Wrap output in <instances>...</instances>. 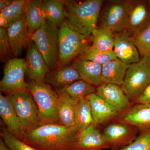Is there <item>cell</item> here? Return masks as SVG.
I'll use <instances>...</instances> for the list:
<instances>
[{
    "label": "cell",
    "instance_id": "cell-1",
    "mask_svg": "<svg viewBox=\"0 0 150 150\" xmlns=\"http://www.w3.org/2000/svg\"><path fill=\"white\" fill-rule=\"evenodd\" d=\"M80 132L76 126L46 124L25 132L22 142L38 150H76Z\"/></svg>",
    "mask_w": 150,
    "mask_h": 150
},
{
    "label": "cell",
    "instance_id": "cell-2",
    "mask_svg": "<svg viewBox=\"0 0 150 150\" xmlns=\"http://www.w3.org/2000/svg\"><path fill=\"white\" fill-rule=\"evenodd\" d=\"M65 18L76 31L89 37L97 28L103 1L87 0L83 1H64Z\"/></svg>",
    "mask_w": 150,
    "mask_h": 150
},
{
    "label": "cell",
    "instance_id": "cell-3",
    "mask_svg": "<svg viewBox=\"0 0 150 150\" xmlns=\"http://www.w3.org/2000/svg\"><path fill=\"white\" fill-rule=\"evenodd\" d=\"M26 86L37 105L40 126L48 124H59L57 92L45 82L30 81L26 83Z\"/></svg>",
    "mask_w": 150,
    "mask_h": 150
},
{
    "label": "cell",
    "instance_id": "cell-4",
    "mask_svg": "<svg viewBox=\"0 0 150 150\" xmlns=\"http://www.w3.org/2000/svg\"><path fill=\"white\" fill-rule=\"evenodd\" d=\"M30 39L36 44L50 71L59 67V28L46 19Z\"/></svg>",
    "mask_w": 150,
    "mask_h": 150
},
{
    "label": "cell",
    "instance_id": "cell-5",
    "mask_svg": "<svg viewBox=\"0 0 150 150\" xmlns=\"http://www.w3.org/2000/svg\"><path fill=\"white\" fill-rule=\"evenodd\" d=\"M88 38L73 29L65 19L59 28V67L67 66L83 52L89 46Z\"/></svg>",
    "mask_w": 150,
    "mask_h": 150
},
{
    "label": "cell",
    "instance_id": "cell-6",
    "mask_svg": "<svg viewBox=\"0 0 150 150\" xmlns=\"http://www.w3.org/2000/svg\"><path fill=\"white\" fill-rule=\"evenodd\" d=\"M150 82V59L143 57L130 65L121 88L130 101L135 102Z\"/></svg>",
    "mask_w": 150,
    "mask_h": 150
},
{
    "label": "cell",
    "instance_id": "cell-7",
    "mask_svg": "<svg viewBox=\"0 0 150 150\" xmlns=\"http://www.w3.org/2000/svg\"><path fill=\"white\" fill-rule=\"evenodd\" d=\"M18 115L25 133L40 126L38 109L32 94L28 90L7 95Z\"/></svg>",
    "mask_w": 150,
    "mask_h": 150
},
{
    "label": "cell",
    "instance_id": "cell-8",
    "mask_svg": "<svg viewBox=\"0 0 150 150\" xmlns=\"http://www.w3.org/2000/svg\"><path fill=\"white\" fill-rule=\"evenodd\" d=\"M131 1H111L101 12L100 27L112 32H121L126 29Z\"/></svg>",
    "mask_w": 150,
    "mask_h": 150
},
{
    "label": "cell",
    "instance_id": "cell-9",
    "mask_svg": "<svg viewBox=\"0 0 150 150\" xmlns=\"http://www.w3.org/2000/svg\"><path fill=\"white\" fill-rule=\"evenodd\" d=\"M25 61L22 59H11L6 64L4 76L0 82L1 92L9 94L27 90L24 81Z\"/></svg>",
    "mask_w": 150,
    "mask_h": 150
},
{
    "label": "cell",
    "instance_id": "cell-10",
    "mask_svg": "<svg viewBox=\"0 0 150 150\" xmlns=\"http://www.w3.org/2000/svg\"><path fill=\"white\" fill-rule=\"evenodd\" d=\"M137 127L120 122H112L105 128L103 133L109 144L110 150H118L134 142L138 136Z\"/></svg>",
    "mask_w": 150,
    "mask_h": 150
},
{
    "label": "cell",
    "instance_id": "cell-11",
    "mask_svg": "<svg viewBox=\"0 0 150 150\" xmlns=\"http://www.w3.org/2000/svg\"><path fill=\"white\" fill-rule=\"evenodd\" d=\"M25 61V75L31 81L45 82V78L50 70L41 52L32 40L27 46Z\"/></svg>",
    "mask_w": 150,
    "mask_h": 150
},
{
    "label": "cell",
    "instance_id": "cell-12",
    "mask_svg": "<svg viewBox=\"0 0 150 150\" xmlns=\"http://www.w3.org/2000/svg\"><path fill=\"white\" fill-rule=\"evenodd\" d=\"M96 93L120 114L131 108V102L122 88L114 84L102 83L96 89Z\"/></svg>",
    "mask_w": 150,
    "mask_h": 150
},
{
    "label": "cell",
    "instance_id": "cell-13",
    "mask_svg": "<svg viewBox=\"0 0 150 150\" xmlns=\"http://www.w3.org/2000/svg\"><path fill=\"white\" fill-rule=\"evenodd\" d=\"M150 23V9L148 2L131 1L125 30L131 35L145 28Z\"/></svg>",
    "mask_w": 150,
    "mask_h": 150
},
{
    "label": "cell",
    "instance_id": "cell-14",
    "mask_svg": "<svg viewBox=\"0 0 150 150\" xmlns=\"http://www.w3.org/2000/svg\"><path fill=\"white\" fill-rule=\"evenodd\" d=\"M113 50L117 59L126 64L130 65L141 60L139 52L131 39V33L126 30L114 35Z\"/></svg>",
    "mask_w": 150,
    "mask_h": 150
},
{
    "label": "cell",
    "instance_id": "cell-15",
    "mask_svg": "<svg viewBox=\"0 0 150 150\" xmlns=\"http://www.w3.org/2000/svg\"><path fill=\"white\" fill-rule=\"evenodd\" d=\"M112 122L128 123L139 132L150 129V103H137Z\"/></svg>",
    "mask_w": 150,
    "mask_h": 150
},
{
    "label": "cell",
    "instance_id": "cell-16",
    "mask_svg": "<svg viewBox=\"0 0 150 150\" xmlns=\"http://www.w3.org/2000/svg\"><path fill=\"white\" fill-rule=\"evenodd\" d=\"M0 115L8 133L22 141L25 132L18 115L7 96L0 93Z\"/></svg>",
    "mask_w": 150,
    "mask_h": 150
},
{
    "label": "cell",
    "instance_id": "cell-17",
    "mask_svg": "<svg viewBox=\"0 0 150 150\" xmlns=\"http://www.w3.org/2000/svg\"><path fill=\"white\" fill-rule=\"evenodd\" d=\"M9 40L14 55H20L28 44L30 37L25 13L7 28Z\"/></svg>",
    "mask_w": 150,
    "mask_h": 150
},
{
    "label": "cell",
    "instance_id": "cell-18",
    "mask_svg": "<svg viewBox=\"0 0 150 150\" xmlns=\"http://www.w3.org/2000/svg\"><path fill=\"white\" fill-rule=\"evenodd\" d=\"M85 98L89 102L93 118L98 126L113 121L120 115L96 93L88 95Z\"/></svg>",
    "mask_w": 150,
    "mask_h": 150
},
{
    "label": "cell",
    "instance_id": "cell-19",
    "mask_svg": "<svg viewBox=\"0 0 150 150\" xmlns=\"http://www.w3.org/2000/svg\"><path fill=\"white\" fill-rule=\"evenodd\" d=\"M98 126H90L81 131L76 150H102L109 149V144Z\"/></svg>",
    "mask_w": 150,
    "mask_h": 150
},
{
    "label": "cell",
    "instance_id": "cell-20",
    "mask_svg": "<svg viewBox=\"0 0 150 150\" xmlns=\"http://www.w3.org/2000/svg\"><path fill=\"white\" fill-rule=\"evenodd\" d=\"M82 79L78 71L72 66H66L50 71L46 75L45 82L60 90Z\"/></svg>",
    "mask_w": 150,
    "mask_h": 150
},
{
    "label": "cell",
    "instance_id": "cell-21",
    "mask_svg": "<svg viewBox=\"0 0 150 150\" xmlns=\"http://www.w3.org/2000/svg\"><path fill=\"white\" fill-rule=\"evenodd\" d=\"M59 124L67 127L75 126V114L77 102L67 94L56 89Z\"/></svg>",
    "mask_w": 150,
    "mask_h": 150
},
{
    "label": "cell",
    "instance_id": "cell-22",
    "mask_svg": "<svg viewBox=\"0 0 150 150\" xmlns=\"http://www.w3.org/2000/svg\"><path fill=\"white\" fill-rule=\"evenodd\" d=\"M129 66L130 65L126 64L118 59L102 65V83L114 84L122 86Z\"/></svg>",
    "mask_w": 150,
    "mask_h": 150
},
{
    "label": "cell",
    "instance_id": "cell-23",
    "mask_svg": "<svg viewBox=\"0 0 150 150\" xmlns=\"http://www.w3.org/2000/svg\"><path fill=\"white\" fill-rule=\"evenodd\" d=\"M72 66L78 71L82 79L91 85L98 87L102 83L101 65L79 58L73 63Z\"/></svg>",
    "mask_w": 150,
    "mask_h": 150
},
{
    "label": "cell",
    "instance_id": "cell-24",
    "mask_svg": "<svg viewBox=\"0 0 150 150\" xmlns=\"http://www.w3.org/2000/svg\"><path fill=\"white\" fill-rule=\"evenodd\" d=\"M29 1L14 0L8 6L0 11V26L7 28L25 13Z\"/></svg>",
    "mask_w": 150,
    "mask_h": 150
},
{
    "label": "cell",
    "instance_id": "cell-25",
    "mask_svg": "<svg viewBox=\"0 0 150 150\" xmlns=\"http://www.w3.org/2000/svg\"><path fill=\"white\" fill-rule=\"evenodd\" d=\"M28 33L30 37L46 19L42 1H29L25 11Z\"/></svg>",
    "mask_w": 150,
    "mask_h": 150
},
{
    "label": "cell",
    "instance_id": "cell-26",
    "mask_svg": "<svg viewBox=\"0 0 150 150\" xmlns=\"http://www.w3.org/2000/svg\"><path fill=\"white\" fill-rule=\"evenodd\" d=\"M42 2L46 19L59 28L66 19L64 2L44 0Z\"/></svg>",
    "mask_w": 150,
    "mask_h": 150
},
{
    "label": "cell",
    "instance_id": "cell-27",
    "mask_svg": "<svg viewBox=\"0 0 150 150\" xmlns=\"http://www.w3.org/2000/svg\"><path fill=\"white\" fill-rule=\"evenodd\" d=\"M92 126H98L92 115L89 102L86 98L78 101L75 114V126L81 131Z\"/></svg>",
    "mask_w": 150,
    "mask_h": 150
},
{
    "label": "cell",
    "instance_id": "cell-28",
    "mask_svg": "<svg viewBox=\"0 0 150 150\" xmlns=\"http://www.w3.org/2000/svg\"><path fill=\"white\" fill-rule=\"evenodd\" d=\"M92 46L100 51H107L113 50L114 35L110 30L104 28H97L90 36Z\"/></svg>",
    "mask_w": 150,
    "mask_h": 150
},
{
    "label": "cell",
    "instance_id": "cell-29",
    "mask_svg": "<svg viewBox=\"0 0 150 150\" xmlns=\"http://www.w3.org/2000/svg\"><path fill=\"white\" fill-rule=\"evenodd\" d=\"M60 90L67 94L72 99L76 102L85 98L89 94L96 92V89L94 86L83 80L76 81Z\"/></svg>",
    "mask_w": 150,
    "mask_h": 150
},
{
    "label": "cell",
    "instance_id": "cell-30",
    "mask_svg": "<svg viewBox=\"0 0 150 150\" xmlns=\"http://www.w3.org/2000/svg\"><path fill=\"white\" fill-rule=\"evenodd\" d=\"M79 56V58L91 61L101 66L117 59L114 50L107 51H100L92 45L87 47Z\"/></svg>",
    "mask_w": 150,
    "mask_h": 150
},
{
    "label": "cell",
    "instance_id": "cell-31",
    "mask_svg": "<svg viewBox=\"0 0 150 150\" xmlns=\"http://www.w3.org/2000/svg\"><path fill=\"white\" fill-rule=\"evenodd\" d=\"M131 38L142 58L150 59V23L144 29L131 35Z\"/></svg>",
    "mask_w": 150,
    "mask_h": 150
},
{
    "label": "cell",
    "instance_id": "cell-32",
    "mask_svg": "<svg viewBox=\"0 0 150 150\" xmlns=\"http://www.w3.org/2000/svg\"><path fill=\"white\" fill-rule=\"evenodd\" d=\"M1 138L11 150H38L25 144L9 134L5 127L1 129Z\"/></svg>",
    "mask_w": 150,
    "mask_h": 150
},
{
    "label": "cell",
    "instance_id": "cell-33",
    "mask_svg": "<svg viewBox=\"0 0 150 150\" xmlns=\"http://www.w3.org/2000/svg\"><path fill=\"white\" fill-rule=\"evenodd\" d=\"M118 150H150V129L139 132L134 142Z\"/></svg>",
    "mask_w": 150,
    "mask_h": 150
},
{
    "label": "cell",
    "instance_id": "cell-34",
    "mask_svg": "<svg viewBox=\"0 0 150 150\" xmlns=\"http://www.w3.org/2000/svg\"><path fill=\"white\" fill-rule=\"evenodd\" d=\"M13 54L9 40L7 29L0 28V54L1 58H6ZM14 55V54H13Z\"/></svg>",
    "mask_w": 150,
    "mask_h": 150
},
{
    "label": "cell",
    "instance_id": "cell-35",
    "mask_svg": "<svg viewBox=\"0 0 150 150\" xmlns=\"http://www.w3.org/2000/svg\"><path fill=\"white\" fill-rule=\"evenodd\" d=\"M135 102L136 103H150V82Z\"/></svg>",
    "mask_w": 150,
    "mask_h": 150
},
{
    "label": "cell",
    "instance_id": "cell-36",
    "mask_svg": "<svg viewBox=\"0 0 150 150\" xmlns=\"http://www.w3.org/2000/svg\"><path fill=\"white\" fill-rule=\"evenodd\" d=\"M13 1V0H1L0 1V11L6 8L11 5Z\"/></svg>",
    "mask_w": 150,
    "mask_h": 150
},
{
    "label": "cell",
    "instance_id": "cell-37",
    "mask_svg": "<svg viewBox=\"0 0 150 150\" xmlns=\"http://www.w3.org/2000/svg\"><path fill=\"white\" fill-rule=\"evenodd\" d=\"M0 150H11L1 138L0 139Z\"/></svg>",
    "mask_w": 150,
    "mask_h": 150
},
{
    "label": "cell",
    "instance_id": "cell-38",
    "mask_svg": "<svg viewBox=\"0 0 150 150\" xmlns=\"http://www.w3.org/2000/svg\"><path fill=\"white\" fill-rule=\"evenodd\" d=\"M148 5H149V8L150 9V0H149V1H148Z\"/></svg>",
    "mask_w": 150,
    "mask_h": 150
}]
</instances>
